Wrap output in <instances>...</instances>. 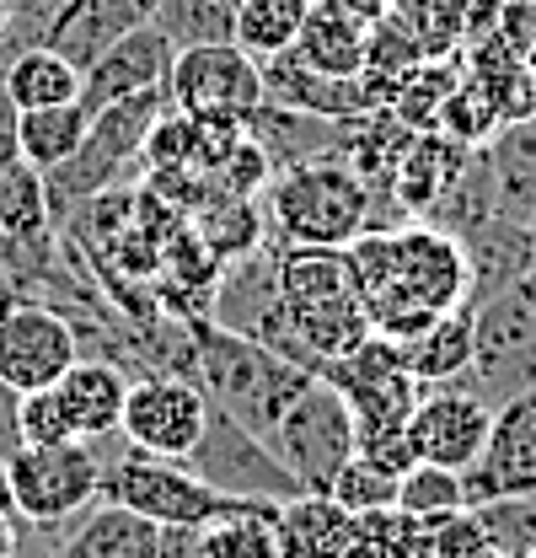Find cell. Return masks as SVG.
<instances>
[{
  "instance_id": "obj_1",
  "label": "cell",
  "mask_w": 536,
  "mask_h": 558,
  "mask_svg": "<svg viewBox=\"0 0 536 558\" xmlns=\"http://www.w3.org/2000/svg\"><path fill=\"white\" fill-rule=\"evenodd\" d=\"M264 194L268 236H279L284 247H349L376 226V189L343 161V150L284 167Z\"/></svg>"
},
{
  "instance_id": "obj_2",
  "label": "cell",
  "mask_w": 536,
  "mask_h": 558,
  "mask_svg": "<svg viewBox=\"0 0 536 558\" xmlns=\"http://www.w3.org/2000/svg\"><path fill=\"white\" fill-rule=\"evenodd\" d=\"M279 295L295 344L312 354L317 376L328 360H343L349 349L370 339V317L360 301V284L343 247H284L279 253Z\"/></svg>"
},
{
  "instance_id": "obj_3",
  "label": "cell",
  "mask_w": 536,
  "mask_h": 558,
  "mask_svg": "<svg viewBox=\"0 0 536 558\" xmlns=\"http://www.w3.org/2000/svg\"><path fill=\"white\" fill-rule=\"evenodd\" d=\"M194 339H199V387L209 392V403L236 424H247L253 435H268L273 418L317 381L279 349L258 344L247 333H231V328H215L209 317L194 328Z\"/></svg>"
},
{
  "instance_id": "obj_4",
  "label": "cell",
  "mask_w": 536,
  "mask_h": 558,
  "mask_svg": "<svg viewBox=\"0 0 536 558\" xmlns=\"http://www.w3.org/2000/svg\"><path fill=\"white\" fill-rule=\"evenodd\" d=\"M172 113L167 92H139V97H124V102H108L86 119V140L81 150L70 156L60 172H49V209L60 220V209H75L81 199L102 194L119 183V172H130L134 161L145 156V140L150 130Z\"/></svg>"
},
{
  "instance_id": "obj_5",
  "label": "cell",
  "mask_w": 536,
  "mask_h": 558,
  "mask_svg": "<svg viewBox=\"0 0 536 558\" xmlns=\"http://www.w3.org/2000/svg\"><path fill=\"white\" fill-rule=\"evenodd\" d=\"M97 499L124 505V510L156 521V526H215L220 515H236L242 505H258V499H231V494L209 488L188 462L150 457V451H134V446L119 462H102V494Z\"/></svg>"
},
{
  "instance_id": "obj_6",
  "label": "cell",
  "mask_w": 536,
  "mask_h": 558,
  "mask_svg": "<svg viewBox=\"0 0 536 558\" xmlns=\"http://www.w3.org/2000/svg\"><path fill=\"white\" fill-rule=\"evenodd\" d=\"M472 381L488 403L536 387V269L472 301Z\"/></svg>"
},
{
  "instance_id": "obj_7",
  "label": "cell",
  "mask_w": 536,
  "mask_h": 558,
  "mask_svg": "<svg viewBox=\"0 0 536 558\" xmlns=\"http://www.w3.org/2000/svg\"><path fill=\"white\" fill-rule=\"evenodd\" d=\"M11 515L27 526H65L70 515H86L102 494V457L92 440L60 446H16L5 457Z\"/></svg>"
},
{
  "instance_id": "obj_8",
  "label": "cell",
  "mask_w": 536,
  "mask_h": 558,
  "mask_svg": "<svg viewBox=\"0 0 536 558\" xmlns=\"http://www.w3.org/2000/svg\"><path fill=\"white\" fill-rule=\"evenodd\" d=\"M264 440L284 462V473L301 484V494H328L333 478L343 473V462L354 457V414L338 398V387H328L317 376L284 414L273 418V429Z\"/></svg>"
},
{
  "instance_id": "obj_9",
  "label": "cell",
  "mask_w": 536,
  "mask_h": 558,
  "mask_svg": "<svg viewBox=\"0 0 536 558\" xmlns=\"http://www.w3.org/2000/svg\"><path fill=\"white\" fill-rule=\"evenodd\" d=\"M209 488L231 494V499H258V505H284L295 499L301 484L284 473V462L268 451L264 435H253L247 424H236L231 414H220L209 403V424H204L199 446L183 457Z\"/></svg>"
},
{
  "instance_id": "obj_10",
  "label": "cell",
  "mask_w": 536,
  "mask_h": 558,
  "mask_svg": "<svg viewBox=\"0 0 536 558\" xmlns=\"http://www.w3.org/2000/svg\"><path fill=\"white\" fill-rule=\"evenodd\" d=\"M167 102L188 119H247L264 102V70L242 44L178 49L167 75Z\"/></svg>"
},
{
  "instance_id": "obj_11",
  "label": "cell",
  "mask_w": 536,
  "mask_h": 558,
  "mask_svg": "<svg viewBox=\"0 0 536 558\" xmlns=\"http://www.w3.org/2000/svg\"><path fill=\"white\" fill-rule=\"evenodd\" d=\"M204 424H209V392H204L199 381L167 376V371L130 376V398H124L119 435L130 440L134 451L183 462V457L199 446Z\"/></svg>"
},
{
  "instance_id": "obj_12",
  "label": "cell",
  "mask_w": 536,
  "mask_h": 558,
  "mask_svg": "<svg viewBox=\"0 0 536 558\" xmlns=\"http://www.w3.org/2000/svg\"><path fill=\"white\" fill-rule=\"evenodd\" d=\"M381 290H402L407 301H418L424 312H451L472 301L467 253L451 231L429 226V220H402L392 226V279ZM376 290V295H381ZM370 301V295H365Z\"/></svg>"
},
{
  "instance_id": "obj_13",
  "label": "cell",
  "mask_w": 536,
  "mask_h": 558,
  "mask_svg": "<svg viewBox=\"0 0 536 558\" xmlns=\"http://www.w3.org/2000/svg\"><path fill=\"white\" fill-rule=\"evenodd\" d=\"M75 360H81V333L54 306L16 301L0 317V381L16 398L38 392V387H54Z\"/></svg>"
},
{
  "instance_id": "obj_14",
  "label": "cell",
  "mask_w": 536,
  "mask_h": 558,
  "mask_svg": "<svg viewBox=\"0 0 536 558\" xmlns=\"http://www.w3.org/2000/svg\"><path fill=\"white\" fill-rule=\"evenodd\" d=\"M467 505L488 499H536V387L521 398L494 403L488 440L467 473Z\"/></svg>"
},
{
  "instance_id": "obj_15",
  "label": "cell",
  "mask_w": 536,
  "mask_h": 558,
  "mask_svg": "<svg viewBox=\"0 0 536 558\" xmlns=\"http://www.w3.org/2000/svg\"><path fill=\"white\" fill-rule=\"evenodd\" d=\"M488 424H494V403L483 392H472L462 381H446V387H424L418 409L407 418V446H413V462H435V468H451V473H467L488 440Z\"/></svg>"
},
{
  "instance_id": "obj_16",
  "label": "cell",
  "mask_w": 536,
  "mask_h": 558,
  "mask_svg": "<svg viewBox=\"0 0 536 558\" xmlns=\"http://www.w3.org/2000/svg\"><path fill=\"white\" fill-rule=\"evenodd\" d=\"M172 60H178V49H172V38L156 22L134 27L130 38H119L97 65L81 75V108H86V119L97 108H108V102L139 97V92H167Z\"/></svg>"
},
{
  "instance_id": "obj_17",
  "label": "cell",
  "mask_w": 536,
  "mask_h": 558,
  "mask_svg": "<svg viewBox=\"0 0 536 558\" xmlns=\"http://www.w3.org/2000/svg\"><path fill=\"white\" fill-rule=\"evenodd\" d=\"M264 70V102H279V108H295V113H312V119H328V124H354L370 113V92H365V75L360 81H333L322 70H312L295 49L273 54V60H258Z\"/></svg>"
},
{
  "instance_id": "obj_18",
  "label": "cell",
  "mask_w": 536,
  "mask_h": 558,
  "mask_svg": "<svg viewBox=\"0 0 536 558\" xmlns=\"http://www.w3.org/2000/svg\"><path fill=\"white\" fill-rule=\"evenodd\" d=\"M150 16H156V0H70L65 11L49 22L44 44L54 54H65L70 65L86 75L119 38H130L134 27H145Z\"/></svg>"
},
{
  "instance_id": "obj_19",
  "label": "cell",
  "mask_w": 536,
  "mask_h": 558,
  "mask_svg": "<svg viewBox=\"0 0 536 558\" xmlns=\"http://www.w3.org/2000/svg\"><path fill=\"white\" fill-rule=\"evenodd\" d=\"M472 161V145L451 140L446 130H424L402 145L398 167H392V194H398V209L407 220H424L429 209L440 205V194L462 178V167Z\"/></svg>"
},
{
  "instance_id": "obj_20",
  "label": "cell",
  "mask_w": 536,
  "mask_h": 558,
  "mask_svg": "<svg viewBox=\"0 0 536 558\" xmlns=\"http://www.w3.org/2000/svg\"><path fill=\"white\" fill-rule=\"evenodd\" d=\"M462 253H467V279H472V301L515 284L536 269V242L526 220H504V215H488L477 220L467 236H462Z\"/></svg>"
},
{
  "instance_id": "obj_21",
  "label": "cell",
  "mask_w": 536,
  "mask_h": 558,
  "mask_svg": "<svg viewBox=\"0 0 536 558\" xmlns=\"http://www.w3.org/2000/svg\"><path fill=\"white\" fill-rule=\"evenodd\" d=\"M54 392H60V403H65L75 435L97 446V440L113 435L119 418H124L130 376H124V365H113V360H75L65 376L54 381Z\"/></svg>"
},
{
  "instance_id": "obj_22",
  "label": "cell",
  "mask_w": 536,
  "mask_h": 558,
  "mask_svg": "<svg viewBox=\"0 0 536 558\" xmlns=\"http://www.w3.org/2000/svg\"><path fill=\"white\" fill-rule=\"evenodd\" d=\"M488 161V183H494V215L504 220H526L536 209V113L510 119L499 135L483 145Z\"/></svg>"
},
{
  "instance_id": "obj_23",
  "label": "cell",
  "mask_w": 536,
  "mask_h": 558,
  "mask_svg": "<svg viewBox=\"0 0 536 558\" xmlns=\"http://www.w3.org/2000/svg\"><path fill=\"white\" fill-rule=\"evenodd\" d=\"M279 526V558H349L354 515L333 494H295L273 510Z\"/></svg>"
},
{
  "instance_id": "obj_24",
  "label": "cell",
  "mask_w": 536,
  "mask_h": 558,
  "mask_svg": "<svg viewBox=\"0 0 536 558\" xmlns=\"http://www.w3.org/2000/svg\"><path fill=\"white\" fill-rule=\"evenodd\" d=\"M0 97L11 113L27 108H60V102H81V70L65 54H54L49 44H27L16 49L5 70H0Z\"/></svg>"
},
{
  "instance_id": "obj_25",
  "label": "cell",
  "mask_w": 536,
  "mask_h": 558,
  "mask_svg": "<svg viewBox=\"0 0 536 558\" xmlns=\"http://www.w3.org/2000/svg\"><path fill=\"white\" fill-rule=\"evenodd\" d=\"M295 54L312 70L333 75V81H360L365 60H370V27L343 16L333 5H312L306 22H301V38H295Z\"/></svg>"
},
{
  "instance_id": "obj_26",
  "label": "cell",
  "mask_w": 536,
  "mask_h": 558,
  "mask_svg": "<svg viewBox=\"0 0 536 558\" xmlns=\"http://www.w3.org/2000/svg\"><path fill=\"white\" fill-rule=\"evenodd\" d=\"M156 537H161L156 521L134 515V510H124V505L97 499L92 515H86L65 543H60V554L54 558H156Z\"/></svg>"
},
{
  "instance_id": "obj_27",
  "label": "cell",
  "mask_w": 536,
  "mask_h": 558,
  "mask_svg": "<svg viewBox=\"0 0 536 558\" xmlns=\"http://www.w3.org/2000/svg\"><path fill=\"white\" fill-rule=\"evenodd\" d=\"M402 354H407V371H413L424 387L462 381L472 371V301L440 312L413 344H402Z\"/></svg>"
},
{
  "instance_id": "obj_28",
  "label": "cell",
  "mask_w": 536,
  "mask_h": 558,
  "mask_svg": "<svg viewBox=\"0 0 536 558\" xmlns=\"http://www.w3.org/2000/svg\"><path fill=\"white\" fill-rule=\"evenodd\" d=\"M11 135H16V150L38 172H60L70 156L81 150V140H86V108L81 102H60V108L11 113Z\"/></svg>"
},
{
  "instance_id": "obj_29",
  "label": "cell",
  "mask_w": 536,
  "mask_h": 558,
  "mask_svg": "<svg viewBox=\"0 0 536 558\" xmlns=\"http://www.w3.org/2000/svg\"><path fill=\"white\" fill-rule=\"evenodd\" d=\"M194 231H199V242L220 264L253 258L268 242V220H264V209H258V199H236V194H215L194 215Z\"/></svg>"
},
{
  "instance_id": "obj_30",
  "label": "cell",
  "mask_w": 536,
  "mask_h": 558,
  "mask_svg": "<svg viewBox=\"0 0 536 558\" xmlns=\"http://www.w3.org/2000/svg\"><path fill=\"white\" fill-rule=\"evenodd\" d=\"M236 11L242 0H156V27L172 38V49L199 44H236Z\"/></svg>"
},
{
  "instance_id": "obj_31",
  "label": "cell",
  "mask_w": 536,
  "mask_h": 558,
  "mask_svg": "<svg viewBox=\"0 0 536 558\" xmlns=\"http://www.w3.org/2000/svg\"><path fill=\"white\" fill-rule=\"evenodd\" d=\"M306 11H312V0H242V11H236V44L253 60H273V54L295 49Z\"/></svg>"
},
{
  "instance_id": "obj_32",
  "label": "cell",
  "mask_w": 536,
  "mask_h": 558,
  "mask_svg": "<svg viewBox=\"0 0 536 558\" xmlns=\"http://www.w3.org/2000/svg\"><path fill=\"white\" fill-rule=\"evenodd\" d=\"M279 505H242L236 515H220L204 526V558H279Z\"/></svg>"
},
{
  "instance_id": "obj_33",
  "label": "cell",
  "mask_w": 536,
  "mask_h": 558,
  "mask_svg": "<svg viewBox=\"0 0 536 558\" xmlns=\"http://www.w3.org/2000/svg\"><path fill=\"white\" fill-rule=\"evenodd\" d=\"M398 510L402 515H413V521L467 510V484H462V473H451V468L413 462V468L398 478Z\"/></svg>"
},
{
  "instance_id": "obj_34",
  "label": "cell",
  "mask_w": 536,
  "mask_h": 558,
  "mask_svg": "<svg viewBox=\"0 0 536 558\" xmlns=\"http://www.w3.org/2000/svg\"><path fill=\"white\" fill-rule=\"evenodd\" d=\"M472 510L494 558H536V499H488Z\"/></svg>"
},
{
  "instance_id": "obj_35",
  "label": "cell",
  "mask_w": 536,
  "mask_h": 558,
  "mask_svg": "<svg viewBox=\"0 0 536 558\" xmlns=\"http://www.w3.org/2000/svg\"><path fill=\"white\" fill-rule=\"evenodd\" d=\"M349 558H424L418 554V521L392 510H370L354 515V537H349Z\"/></svg>"
},
{
  "instance_id": "obj_36",
  "label": "cell",
  "mask_w": 536,
  "mask_h": 558,
  "mask_svg": "<svg viewBox=\"0 0 536 558\" xmlns=\"http://www.w3.org/2000/svg\"><path fill=\"white\" fill-rule=\"evenodd\" d=\"M328 494H333L349 515L392 510V505H398V473H387V468H376V462H365V457H349Z\"/></svg>"
},
{
  "instance_id": "obj_37",
  "label": "cell",
  "mask_w": 536,
  "mask_h": 558,
  "mask_svg": "<svg viewBox=\"0 0 536 558\" xmlns=\"http://www.w3.org/2000/svg\"><path fill=\"white\" fill-rule=\"evenodd\" d=\"M418 554L424 558H494L472 505L467 510H451V515H429V521H418Z\"/></svg>"
},
{
  "instance_id": "obj_38",
  "label": "cell",
  "mask_w": 536,
  "mask_h": 558,
  "mask_svg": "<svg viewBox=\"0 0 536 558\" xmlns=\"http://www.w3.org/2000/svg\"><path fill=\"white\" fill-rule=\"evenodd\" d=\"M16 435H22V446H60V440H81L54 387H38V392H22V398H16Z\"/></svg>"
},
{
  "instance_id": "obj_39",
  "label": "cell",
  "mask_w": 536,
  "mask_h": 558,
  "mask_svg": "<svg viewBox=\"0 0 536 558\" xmlns=\"http://www.w3.org/2000/svg\"><path fill=\"white\" fill-rule=\"evenodd\" d=\"M215 178V189L220 194H236V199H258L268 183H273V161H268V150L258 145V140L242 130V140L231 145V156L209 172Z\"/></svg>"
},
{
  "instance_id": "obj_40",
  "label": "cell",
  "mask_w": 536,
  "mask_h": 558,
  "mask_svg": "<svg viewBox=\"0 0 536 558\" xmlns=\"http://www.w3.org/2000/svg\"><path fill=\"white\" fill-rule=\"evenodd\" d=\"M65 5L70 0H11V27H5V33H16V38H27V44H44L49 22H54Z\"/></svg>"
},
{
  "instance_id": "obj_41",
  "label": "cell",
  "mask_w": 536,
  "mask_h": 558,
  "mask_svg": "<svg viewBox=\"0 0 536 558\" xmlns=\"http://www.w3.org/2000/svg\"><path fill=\"white\" fill-rule=\"evenodd\" d=\"M156 558H204V526H161Z\"/></svg>"
},
{
  "instance_id": "obj_42",
  "label": "cell",
  "mask_w": 536,
  "mask_h": 558,
  "mask_svg": "<svg viewBox=\"0 0 536 558\" xmlns=\"http://www.w3.org/2000/svg\"><path fill=\"white\" fill-rule=\"evenodd\" d=\"M312 5H333V11H343V16H354V22H381L387 11H392V0H312Z\"/></svg>"
},
{
  "instance_id": "obj_43",
  "label": "cell",
  "mask_w": 536,
  "mask_h": 558,
  "mask_svg": "<svg viewBox=\"0 0 536 558\" xmlns=\"http://www.w3.org/2000/svg\"><path fill=\"white\" fill-rule=\"evenodd\" d=\"M22 446V435H16V392L0 381V457H11Z\"/></svg>"
},
{
  "instance_id": "obj_44",
  "label": "cell",
  "mask_w": 536,
  "mask_h": 558,
  "mask_svg": "<svg viewBox=\"0 0 536 558\" xmlns=\"http://www.w3.org/2000/svg\"><path fill=\"white\" fill-rule=\"evenodd\" d=\"M22 554V537H16V515L0 505V558H16Z\"/></svg>"
},
{
  "instance_id": "obj_45",
  "label": "cell",
  "mask_w": 536,
  "mask_h": 558,
  "mask_svg": "<svg viewBox=\"0 0 536 558\" xmlns=\"http://www.w3.org/2000/svg\"><path fill=\"white\" fill-rule=\"evenodd\" d=\"M11 306H16V279H11V269L0 264V317H5Z\"/></svg>"
},
{
  "instance_id": "obj_46",
  "label": "cell",
  "mask_w": 536,
  "mask_h": 558,
  "mask_svg": "<svg viewBox=\"0 0 536 558\" xmlns=\"http://www.w3.org/2000/svg\"><path fill=\"white\" fill-rule=\"evenodd\" d=\"M532 242H536V209H532Z\"/></svg>"
}]
</instances>
